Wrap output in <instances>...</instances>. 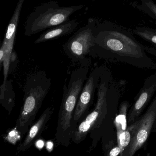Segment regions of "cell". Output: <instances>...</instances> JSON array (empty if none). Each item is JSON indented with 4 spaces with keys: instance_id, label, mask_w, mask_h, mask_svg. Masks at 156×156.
<instances>
[{
    "instance_id": "16",
    "label": "cell",
    "mask_w": 156,
    "mask_h": 156,
    "mask_svg": "<svg viewBox=\"0 0 156 156\" xmlns=\"http://www.w3.org/2000/svg\"><path fill=\"white\" fill-rule=\"evenodd\" d=\"M20 135L19 131L16 128H15V129H13L9 133L7 136V139L9 142L14 144L20 137Z\"/></svg>"
},
{
    "instance_id": "4",
    "label": "cell",
    "mask_w": 156,
    "mask_h": 156,
    "mask_svg": "<svg viewBox=\"0 0 156 156\" xmlns=\"http://www.w3.org/2000/svg\"><path fill=\"white\" fill-rule=\"evenodd\" d=\"M83 7H60L55 1L43 3L35 8L27 18L24 35L30 37L67 21L70 16Z\"/></svg>"
},
{
    "instance_id": "2",
    "label": "cell",
    "mask_w": 156,
    "mask_h": 156,
    "mask_svg": "<svg viewBox=\"0 0 156 156\" xmlns=\"http://www.w3.org/2000/svg\"><path fill=\"white\" fill-rule=\"evenodd\" d=\"M88 71L87 66L78 67L72 72L68 85L64 87L55 134L56 146L68 147L72 140L74 113L79 95L87 79Z\"/></svg>"
},
{
    "instance_id": "1",
    "label": "cell",
    "mask_w": 156,
    "mask_h": 156,
    "mask_svg": "<svg viewBox=\"0 0 156 156\" xmlns=\"http://www.w3.org/2000/svg\"><path fill=\"white\" fill-rule=\"evenodd\" d=\"M94 34L92 52L98 56L110 62L156 69V64L147 55L132 31L112 22L94 20Z\"/></svg>"
},
{
    "instance_id": "9",
    "label": "cell",
    "mask_w": 156,
    "mask_h": 156,
    "mask_svg": "<svg viewBox=\"0 0 156 156\" xmlns=\"http://www.w3.org/2000/svg\"><path fill=\"white\" fill-rule=\"evenodd\" d=\"M156 92V69L154 73L147 77L142 88L135 97L127 115L128 126L135 122L141 115Z\"/></svg>"
},
{
    "instance_id": "20",
    "label": "cell",
    "mask_w": 156,
    "mask_h": 156,
    "mask_svg": "<svg viewBox=\"0 0 156 156\" xmlns=\"http://www.w3.org/2000/svg\"><path fill=\"white\" fill-rule=\"evenodd\" d=\"M53 145V143L52 141H48V142L46 143V148H47V149L49 150V151H51L52 150Z\"/></svg>"
},
{
    "instance_id": "18",
    "label": "cell",
    "mask_w": 156,
    "mask_h": 156,
    "mask_svg": "<svg viewBox=\"0 0 156 156\" xmlns=\"http://www.w3.org/2000/svg\"><path fill=\"white\" fill-rule=\"evenodd\" d=\"M145 51L148 53L153 56H155L156 58V46L154 47H149V46H144Z\"/></svg>"
},
{
    "instance_id": "19",
    "label": "cell",
    "mask_w": 156,
    "mask_h": 156,
    "mask_svg": "<svg viewBox=\"0 0 156 156\" xmlns=\"http://www.w3.org/2000/svg\"><path fill=\"white\" fill-rule=\"evenodd\" d=\"M35 145H36V147L38 148L39 149L42 148L44 146V141L42 140H38L35 142Z\"/></svg>"
},
{
    "instance_id": "5",
    "label": "cell",
    "mask_w": 156,
    "mask_h": 156,
    "mask_svg": "<svg viewBox=\"0 0 156 156\" xmlns=\"http://www.w3.org/2000/svg\"><path fill=\"white\" fill-rule=\"evenodd\" d=\"M108 81L101 72L96 104L92 112L77 125L72 138V141L75 144H79L84 140L88 133L100 127L105 119L108 112Z\"/></svg>"
},
{
    "instance_id": "15",
    "label": "cell",
    "mask_w": 156,
    "mask_h": 156,
    "mask_svg": "<svg viewBox=\"0 0 156 156\" xmlns=\"http://www.w3.org/2000/svg\"><path fill=\"white\" fill-rule=\"evenodd\" d=\"M117 143L121 150V156L125 149L129 145L131 139V134L127 129L125 130H116Z\"/></svg>"
},
{
    "instance_id": "7",
    "label": "cell",
    "mask_w": 156,
    "mask_h": 156,
    "mask_svg": "<svg viewBox=\"0 0 156 156\" xmlns=\"http://www.w3.org/2000/svg\"><path fill=\"white\" fill-rule=\"evenodd\" d=\"M94 20L89 19L86 26L78 30L63 45L66 54L73 61L83 59L92 52L94 45Z\"/></svg>"
},
{
    "instance_id": "8",
    "label": "cell",
    "mask_w": 156,
    "mask_h": 156,
    "mask_svg": "<svg viewBox=\"0 0 156 156\" xmlns=\"http://www.w3.org/2000/svg\"><path fill=\"white\" fill-rule=\"evenodd\" d=\"M101 73V68H97L95 69L90 74L82 88L74 113L73 121V134L78 124L87 115L88 109L93 101L95 92L98 87Z\"/></svg>"
},
{
    "instance_id": "17",
    "label": "cell",
    "mask_w": 156,
    "mask_h": 156,
    "mask_svg": "<svg viewBox=\"0 0 156 156\" xmlns=\"http://www.w3.org/2000/svg\"><path fill=\"white\" fill-rule=\"evenodd\" d=\"M121 150L117 145L115 147H112L111 149L107 152V155L108 156H120Z\"/></svg>"
},
{
    "instance_id": "10",
    "label": "cell",
    "mask_w": 156,
    "mask_h": 156,
    "mask_svg": "<svg viewBox=\"0 0 156 156\" xmlns=\"http://www.w3.org/2000/svg\"><path fill=\"white\" fill-rule=\"evenodd\" d=\"M54 110L55 107L53 105L48 107L44 110L39 119L30 128L24 140L19 145L18 147L19 152L26 151L38 140L44 131Z\"/></svg>"
},
{
    "instance_id": "3",
    "label": "cell",
    "mask_w": 156,
    "mask_h": 156,
    "mask_svg": "<svg viewBox=\"0 0 156 156\" xmlns=\"http://www.w3.org/2000/svg\"><path fill=\"white\" fill-rule=\"evenodd\" d=\"M45 72L39 71L28 76L24 85L23 103L15 125L20 136L27 134L51 86Z\"/></svg>"
},
{
    "instance_id": "11",
    "label": "cell",
    "mask_w": 156,
    "mask_h": 156,
    "mask_svg": "<svg viewBox=\"0 0 156 156\" xmlns=\"http://www.w3.org/2000/svg\"><path fill=\"white\" fill-rule=\"evenodd\" d=\"M79 24V23L76 20H72L67 21L55 27L48 29L37 40H35L34 44L44 42L51 40L70 34L75 31Z\"/></svg>"
},
{
    "instance_id": "13",
    "label": "cell",
    "mask_w": 156,
    "mask_h": 156,
    "mask_svg": "<svg viewBox=\"0 0 156 156\" xmlns=\"http://www.w3.org/2000/svg\"><path fill=\"white\" fill-rule=\"evenodd\" d=\"M133 33L143 40L156 46V30L149 27L137 26L132 30Z\"/></svg>"
},
{
    "instance_id": "14",
    "label": "cell",
    "mask_w": 156,
    "mask_h": 156,
    "mask_svg": "<svg viewBox=\"0 0 156 156\" xmlns=\"http://www.w3.org/2000/svg\"><path fill=\"white\" fill-rule=\"evenodd\" d=\"M130 4L156 21V3L153 0H141L140 3L133 2Z\"/></svg>"
},
{
    "instance_id": "12",
    "label": "cell",
    "mask_w": 156,
    "mask_h": 156,
    "mask_svg": "<svg viewBox=\"0 0 156 156\" xmlns=\"http://www.w3.org/2000/svg\"><path fill=\"white\" fill-rule=\"evenodd\" d=\"M24 1L25 0H19L13 16L8 26L5 38L1 47L2 49H3L5 51H12L16 30Z\"/></svg>"
},
{
    "instance_id": "6",
    "label": "cell",
    "mask_w": 156,
    "mask_h": 156,
    "mask_svg": "<svg viewBox=\"0 0 156 156\" xmlns=\"http://www.w3.org/2000/svg\"><path fill=\"white\" fill-rule=\"evenodd\" d=\"M127 129L131 133V141L121 156H133L156 130V94L145 113Z\"/></svg>"
}]
</instances>
